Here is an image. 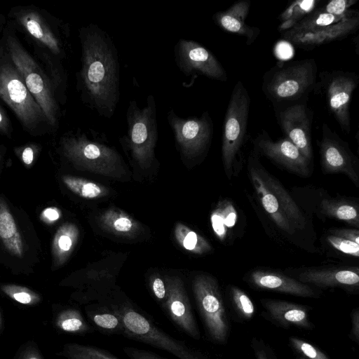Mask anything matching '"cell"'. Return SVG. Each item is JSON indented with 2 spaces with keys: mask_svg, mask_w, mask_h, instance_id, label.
Masks as SVG:
<instances>
[{
  "mask_svg": "<svg viewBox=\"0 0 359 359\" xmlns=\"http://www.w3.org/2000/svg\"><path fill=\"white\" fill-rule=\"evenodd\" d=\"M81 69L77 89L82 102L104 118H111L120 99L118 52L110 36L93 23L79 29Z\"/></svg>",
  "mask_w": 359,
  "mask_h": 359,
  "instance_id": "cell-1",
  "label": "cell"
},
{
  "mask_svg": "<svg viewBox=\"0 0 359 359\" xmlns=\"http://www.w3.org/2000/svg\"><path fill=\"white\" fill-rule=\"evenodd\" d=\"M317 76L313 58L281 61L264 74L262 89L274 105L300 102L314 90Z\"/></svg>",
  "mask_w": 359,
  "mask_h": 359,
  "instance_id": "cell-2",
  "label": "cell"
},
{
  "mask_svg": "<svg viewBox=\"0 0 359 359\" xmlns=\"http://www.w3.org/2000/svg\"><path fill=\"white\" fill-rule=\"evenodd\" d=\"M99 302L107 305L120 316L124 327L123 337L168 351L180 359H208L163 331L132 303L117 298L102 299Z\"/></svg>",
  "mask_w": 359,
  "mask_h": 359,
  "instance_id": "cell-3",
  "label": "cell"
},
{
  "mask_svg": "<svg viewBox=\"0 0 359 359\" xmlns=\"http://www.w3.org/2000/svg\"><path fill=\"white\" fill-rule=\"evenodd\" d=\"M5 41L6 53L43 110L50 127L57 128L60 109L50 79L13 33H8Z\"/></svg>",
  "mask_w": 359,
  "mask_h": 359,
  "instance_id": "cell-4",
  "label": "cell"
},
{
  "mask_svg": "<svg viewBox=\"0 0 359 359\" xmlns=\"http://www.w3.org/2000/svg\"><path fill=\"white\" fill-rule=\"evenodd\" d=\"M0 97L27 132L39 133L45 125L49 126L43 110L6 53V55H0Z\"/></svg>",
  "mask_w": 359,
  "mask_h": 359,
  "instance_id": "cell-5",
  "label": "cell"
},
{
  "mask_svg": "<svg viewBox=\"0 0 359 359\" xmlns=\"http://www.w3.org/2000/svg\"><path fill=\"white\" fill-rule=\"evenodd\" d=\"M251 99L241 80L234 85L224 118L222 131V160L227 177L241 158L246 133Z\"/></svg>",
  "mask_w": 359,
  "mask_h": 359,
  "instance_id": "cell-6",
  "label": "cell"
},
{
  "mask_svg": "<svg viewBox=\"0 0 359 359\" xmlns=\"http://www.w3.org/2000/svg\"><path fill=\"white\" fill-rule=\"evenodd\" d=\"M314 90H322L327 108L345 133L351 132L350 102L353 93L359 84L355 72L332 70L318 74Z\"/></svg>",
  "mask_w": 359,
  "mask_h": 359,
  "instance_id": "cell-7",
  "label": "cell"
},
{
  "mask_svg": "<svg viewBox=\"0 0 359 359\" xmlns=\"http://www.w3.org/2000/svg\"><path fill=\"white\" fill-rule=\"evenodd\" d=\"M196 304L208 337L224 344L229 335L225 306L215 282L208 278L198 280L194 287Z\"/></svg>",
  "mask_w": 359,
  "mask_h": 359,
  "instance_id": "cell-8",
  "label": "cell"
},
{
  "mask_svg": "<svg viewBox=\"0 0 359 359\" xmlns=\"http://www.w3.org/2000/svg\"><path fill=\"white\" fill-rule=\"evenodd\" d=\"M167 120L176 142L187 155H199L210 146L214 130L208 111L200 116L183 118L170 109Z\"/></svg>",
  "mask_w": 359,
  "mask_h": 359,
  "instance_id": "cell-9",
  "label": "cell"
},
{
  "mask_svg": "<svg viewBox=\"0 0 359 359\" xmlns=\"http://www.w3.org/2000/svg\"><path fill=\"white\" fill-rule=\"evenodd\" d=\"M175 61L184 74L202 75L208 79L226 81V72L216 57L201 43L181 39L174 47Z\"/></svg>",
  "mask_w": 359,
  "mask_h": 359,
  "instance_id": "cell-10",
  "label": "cell"
},
{
  "mask_svg": "<svg viewBox=\"0 0 359 359\" xmlns=\"http://www.w3.org/2000/svg\"><path fill=\"white\" fill-rule=\"evenodd\" d=\"M319 148L320 164L324 173L345 174L358 187L356 157L351 151L348 144L325 123L322 125Z\"/></svg>",
  "mask_w": 359,
  "mask_h": 359,
  "instance_id": "cell-11",
  "label": "cell"
},
{
  "mask_svg": "<svg viewBox=\"0 0 359 359\" xmlns=\"http://www.w3.org/2000/svg\"><path fill=\"white\" fill-rule=\"evenodd\" d=\"M313 113L306 101L286 105L277 111V118L286 137L311 162L313 158L311 124Z\"/></svg>",
  "mask_w": 359,
  "mask_h": 359,
  "instance_id": "cell-12",
  "label": "cell"
},
{
  "mask_svg": "<svg viewBox=\"0 0 359 359\" xmlns=\"http://www.w3.org/2000/svg\"><path fill=\"white\" fill-rule=\"evenodd\" d=\"M255 151L302 176L310 174V163L287 137L273 140L265 130L253 140Z\"/></svg>",
  "mask_w": 359,
  "mask_h": 359,
  "instance_id": "cell-13",
  "label": "cell"
},
{
  "mask_svg": "<svg viewBox=\"0 0 359 359\" xmlns=\"http://www.w3.org/2000/svg\"><path fill=\"white\" fill-rule=\"evenodd\" d=\"M358 26L359 13L358 11H353L348 16L331 25L311 32L283 36V38L299 48L309 50L343 39L355 32Z\"/></svg>",
  "mask_w": 359,
  "mask_h": 359,
  "instance_id": "cell-14",
  "label": "cell"
},
{
  "mask_svg": "<svg viewBox=\"0 0 359 359\" xmlns=\"http://www.w3.org/2000/svg\"><path fill=\"white\" fill-rule=\"evenodd\" d=\"M13 16L16 23L37 43L55 56L64 57L62 41L38 11L32 7L18 8L13 11Z\"/></svg>",
  "mask_w": 359,
  "mask_h": 359,
  "instance_id": "cell-15",
  "label": "cell"
},
{
  "mask_svg": "<svg viewBox=\"0 0 359 359\" xmlns=\"http://www.w3.org/2000/svg\"><path fill=\"white\" fill-rule=\"evenodd\" d=\"M250 5V0H240L226 11L214 14L212 20L222 29L245 37L246 44L250 45L255 42L260 34L259 28L250 26L245 22Z\"/></svg>",
  "mask_w": 359,
  "mask_h": 359,
  "instance_id": "cell-16",
  "label": "cell"
},
{
  "mask_svg": "<svg viewBox=\"0 0 359 359\" xmlns=\"http://www.w3.org/2000/svg\"><path fill=\"white\" fill-rule=\"evenodd\" d=\"M248 281L254 286L302 297H315L316 292L307 284L274 271L256 270L250 273Z\"/></svg>",
  "mask_w": 359,
  "mask_h": 359,
  "instance_id": "cell-17",
  "label": "cell"
},
{
  "mask_svg": "<svg viewBox=\"0 0 359 359\" xmlns=\"http://www.w3.org/2000/svg\"><path fill=\"white\" fill-rule=\"evenodd\" d=\"M248 167L250 179L265 211L281 230L290 234L295 233L296 229L288 219L280 203L258 173L252 153L248 158Z\"/></svg>",
  "mask_w": 359,
  "mask_h": 359,
  "instance_id": "cell-18",
  "label": "cell"
},
{
  "mask_svg": "<svg viewBox=\"0 0 359 359\" xmlns=\"http://www.w3.org/2000/svg\"><path fill=\"white\" fill-rule=\"evenodd\" d=\"M261 302L270 319L282 327H312L306 306L276 299H261Z\"/></svg>",
  "mask_w": 359,
  "mask_h": 359,
  "instance_id": "cell-19",
  "label": "cell"
},
{
  "mask_svg": "<svg viewBox=\"0 0 359 359\" xmlns=\"http://www.w3.org/2000/svg\"><path fill=\"white\" fill-rule=\"evenodd\" d=\"M252 154L257 172L264 184L277 198L294 228L302 229L306 225V219L302 212L282 184L263 168L259 161L257 152L254 151Z\"/></svg>",
  "mask_w": 359,
  "mask_h": 359,
  "instance_id": "cell-20",
  "label": "cell"
},
{
  "mask_svg": "<svg viewBox=\"0 0 359 359\" xmlns=\"http://www.w3.org/2000/svg\"><path fill=\"white\" fill-rule=\"evenodd\" d=\"M358 268L311 269L301 273L299 281L319 287H358Z\"/></svg>",
  "mask_w": 359,
  "mask_h": 359,
  "instance_id": "cell-21",
  "label": "cell"
},
{
  "mask_svg": "<svg viewBox=\"0 0 359 359\" xmlns=\"http://www.w3.org/2000/svg\"><path fill=\"white\" fill-rule=\"evenodd\" d=\"M86 316L95 330L107 334H124V327L120 316L107 305L98 303L87 306Z\"/></svg>",
  "mask_w": 359,
  "mask_h": 359,
  "instance_id": "cell-22",
  "label": "cell"
},
{
  "mask_svg": "<svg viewBox=\"0 0 359 359\" xmlns=\"http://www.w3.org/2000/svg\"><path fill=\"white\" fill-rule=\"evenodd\" d=\"M0 239L10 254L21 258L24 255L22 236L6 202L0 196Z\"/></svg>",
  "mask_w": 359,
  "mask_h": 359,
  "instance_id": "cell-23",
  "label": "cell"
},
{
  "mask_svg": "<svg viewBox=\"0 0 359 359\" xmlns=\"http://www.w3.org/2000/svg\"><path fill=\"white\" fill-rule=\"evenodd\" d=\"M348 10L343 15H335L322 11L319 7L299 20L292 29L281 34L283 36L291 35L299 32H311L341 21L351 13Z\"/></svg>",
  "mask_w": 359,
  "mask_h": 359,
  "instance_id": "cell-24",
  "label": "cell"
},
{
  "mask_svg": "<svg viewBox=\"0 0 359 359\" xmlns=\"http://www.w3.org/2000/svg\"><path fill=\"white\" fill-rule=\"evenodd\" d=\"M320 211L325 216L346 222L356 229L359 226L358 207L353 203L325 198L320 204Z\"/></svg>",
  "mask_w": 359,
  "mask_h": 359,
  "instance_id": "cell-25",
  "label": "cell"
},
{
  "mask_svg": "<svg viewBox=\"0 0 359 359\" xmlns=\"http://www.w3.org/2000/svg\"><path fill=\"white\" fill-rule=\"evenodd\" d=\"M319 0H297L279 15L280 23L278 27L282 34L292 29L299 20L318 7Z\"/></svg>",
  "mask_w": 359,
  "mask_h": 359,
  "instance_id": "cell-26",
  "label": "cell"
},
{
  "mask_svg": "<svg viewBox=\"0 0 359 359\" xmlns=\"http://www.w3.org/2000/svg\"><path fill=\"white\" fill-rule=\"evenodd\" d=\"M57 324L62 330L69 333L86 334L93 333L95 330L85 320L82 313L75 309H67L61 313Z\"/></svg>",
  "mask_w": 359,
  "mask_h": 359,
  "instance_id": "cell-27",
  "label": "cell"
},
{
  "mask_svg": "<svg viewBox=\"0 0 359 359\" xmlns=\"http://www.w3.org/2000/svg\"><path fill=\"white\" fill-rule=\"evenodd\" d=\"M219 210L212 215L211 221L214 231L223 239L226 231L235 225L237 214L233 205L228 201Z\"/></svg>",
  "mask_w": 359,
  "mask_h": 359,
  "instance_id": "cell-28",
  "label": "cell"
},
{
  "mask_svg": "<svg viewBox=\"0 0 359 359\" xmlns=\"http://www.w3.org/2000/svg\"><path fill=\"white\" fill-rule=\"evenodd\" d=\"M68 359H118L107 350L90 345L72 344L66 346Z\"/></svg>",
  "mask_w": 359,
  "mask_h": 359,
  "instance_id": "cell-29",
  "label": "cell"
},
{
  "mask_svg": "<svg viewBox=\"0 0 359 359\" xmlns=\"http://www.w3.org/2000/svg\"><path fill=\"white\" fill-rule=\"evenodd\" d=\"M62 180L72 191L83 198H94L101 194L100 187L93 182L72 176H64Z\"/></svg>",
  "mask_w": 359,
  "mask_h": 359,
  "instance_id": "cell-30",
  "label": "cell"
},
{
  "mask_svg": "<svg viewBox=\"0 0 359 359\" xmlns=\"http://www.w3.org/2000/svg\"><path fill=\"white\" fill-rule=\"evenodd\" d=\"M69 226H62L55 234L53 243V254L56 262H61L71 250L73 244Z\"/></svg>",
  "mask_w": 359,
  "mask_h": 359,
  "instance_id": "cell-31",
  "label": "cell"
},
{
  "mask_svg": "<svg viewBox=\"0 0 359 359\" xmlns=\"http://www.w3.org/2000/svg\"><path fill=\"white\" fill-rule=\"evenodd\" d=\"M231 297L233 304L238 313L245 319H250L255 313L253 302L241 289L232 286Z\"/></svg>",
  "mask_w": 359,
  "mask_h": 359,
  "instance_id": "cell-32",
  "label": "cell"
},
{
  "mask_svg": "<svg viewBox=\"0 0 359 359\" xmlns=\"http://www.w3.org/2000/svg\"><path fill=\"white\" fill-rule=\"evenodd\" d=\"M326 240L337 250L348 255L358 257L359 244L329 233Z\"/></svg>",
  "mask_w": 359,
  "mask_h": 359,
  "instance_id": "cell-33",
  "label": "cell"
},
{
  "mask_svg": "<svg viewBox=\"0 0 359 359\" xmlns=\"http://www.w3.org/2000/svg\"><path fill=\"white\" fill-rule=\"evenodd\" d=\"M290 341L295 350L309 359H329L323 352L304 340L290 337Z\"/></svg>",
  "mask_w": 359,
  "mask_h": 359,
  "instance_id": "cell-34",
  "label": "cell"
},
{
  "mask_svg": "<svg viewBox=\"0 0 359 359\" xmlns=\"http://www.w3.org/2000/svg\"><path fill=\"white\" fill-rule=\"evenodd\" d=\"M3 290L15 301L28 304L38 299V296L27 288L16 285H4Z\"/></svg>",
  "mask_w": 359,
  "mask_h": 359,
  "instance_id": "cell-35",
  "label": "cell"
},
{
  "mask_svg": "<svg viewBox=\"0 0 359 359\" xmlns=\"http://www.w3.org/2000/svg\"><path fill=\"white\" fill-rule=\"evenodd\" d=\"M358 0H332L319 8L325 13L343 15L348 12L349 8L354 5Z\"/></svg>",
  "mask_w": 359,
  "mask_h": 359,
  "instance_id": "cell-36",
  "label": "cell"
},
{
  "mask_svg": "<svg viewBox=\"0 0 359 359\" xmlns=\"http://www.w3.org/2000/svg\"><path fill=\"white\" fill-rule=\"evenodd\" d=\"M39 146L34 143H29L26 145L15 148V151L19 155L22 161L26 165H30L34 160L36 153L39 151Z\"/></svg>",
  "mask_w": 359,
  "mask_h": 359,
  "instance_id": "cell-37",
  "label": "cell"
},
{
  "mask_svg": "<svg viewBox=\"0 0 359 359\" xmlns=\"http://www.w3.org/2000/svg\"><path fill=\"white\" fill-rule=\"evenodd\" d=\"M123 351L130 359H166L152 351L135 347L125 346Z\"/></svg>",
  "mask_w": 359,
  "mask_h": 359,
  "instance_id": "cell-38",
  "label": "cell"
},
{
  "mask_svg": "<svg viewBox=\"0 0 359 359\" xmlns=\"http://www.w3.org/2000/svg\"><path fill=\"white\" fill-rule=\"evenodd\" d=\"M328 233L359 244V231L358 229H331Z\"/></svg>",
  "mask_w": 359,
  "mask_h": 359,
  "instance_id": "cell-39",
  "label": "cell"
},
{
  "mask_svg": "<svg viewBox=\"0 0 359 359\" xmlns=\"http://www.w3.org/2000/svg\"><path fill=\"white\" fill-rule=\"evenodd\" d=\"M152 290L155 297L160 302L163 308L166 301L168 293L165 284L161 278H156L154 279L152 283Z\"/></svg>",
  "mask_w": 359,
  "mask_h": 359,
  "instance_id": "cell-40",
  "label": "cell"
},
{
  "mask_svg": "<svg viewBox=\"0 0 359 359\" xmlns=\"http://www.w3.org/2000/svg\"><path fill=\"white\" fill-rule=\"evenodd\" d=\"M11 131L12 128L8 117L0 105V133L10 137Z\"/></svg>",
  "mask_w": 359,
  "mask_h": 359,
  "instance_id": "cell-41",
  "label": "cell"
},
{
  "mask_svg": "<svg viewBox=\"0 0 359 359\" xmlns=\"http://www.w3.org/2000/svg\"><path fill=\"white\" fill-rule=\"evenodd\" d=\"M60 217V212L55 208H47L41 214V219L46 222L50 223L56 221Z\"/></svg>",
  "mask_w": 359,
  "mask_h": 359,
  "instance_id": "cell-42",
  "label": "cell"
},
{
  "mask_svg": "<svg viewBox=\"0 0 359 359\" xmlns=\"http://www.w3.org/2000/svg\"><path fill=\"white\" fill-rule=\"evenodd\" d=\"M198 238L195 232L189 231L183 241V245L187 250H192L198 245Z\"/></svg>",
  "mask_w": 359,
  "mask_h": 359,
  "instance_id": "cell-43",
  "label": "cell"
},
{
  "mask_svg": "<svg viewBox=\"0 0 359 359\" xmlns=\"http://www.w3.org/2000/svg\"><path fill=\"white\" fill-rule=\"evenodd\" d=\"M132 225L131 221L126 217H120L114 223L115 229L121 232L128 231L132 228Z\"/></svg>",
  "mask_w": 359,
  "mask_h": 359,
  "instance_id": "cell-44",
  "label": "cell"
},
{
  "mask_svg": "<svg viewBox=\"0 0 359 359\" xmlns=\"http://www.w3.org/2000/svg\"><path fill=\"white\" fill-rule=\"evenodd\" d=\"M352 320V330L351 334L354 339L358 342L359 339V313L358 310L355 309L351 314Z\"/></svg>",
  "mask_w": 359,
  "mask_h": 359,
  "instance_id": "cell-45",
  "label": "cell"
},
{
  "mask_svg": "<svg viewBox=\"0 0 359 359\" xmlns=\"http://www.w3.org/2000/svg\"><path fill=\"white\" fill-rule=\"evenodd\" d=\"M256 355L257 356V359H266V357L262 355L260 351H257Z\"/></svg>",
  "mask_w": 359,
  "mask_h": 359,
  "instance_id": "cell-46",
  "label": "cell"
},
{
  "mask_svg": "<svg viewBox=\"0 0 359 359\" xmlns=\"http://www.w3.org/2000/svg\"><path fill=\"white\" fill-rule=\"evenodd\" d=\"M1 161H2V156H1V151H0V166H1Z\"/></svg>",
  "mask_w": 359,
  "mask_h": 359,
  "instance_id": "cell-47",
  "label": "cell"
},
{
  "mask_svg": "<svg viewBox=\"0 0 359 359\" xmlns=\"http://www.w3.org/2000/svg\"><path fill=\"white\" fill-rule=\"evenodd\" d=\"M29 359H39L38 358H36V357H31L29 358Z\"/></svg>",
  "mask_w": 359,
  "mask_h": 359,
  "instance_id": "cell-48",
  "label": "cell"
},
{
  "mask_svg": "<svg viewBox=\"0 0 359 359\" xmlns=\"http://www.w3.org/2000/svg\"><path fill=\"white\" fill-rule=\"evenodd\" d=\"M299 359H306V358H299Z\"/></svg>",
  "mask_w": 359,
  "mask_h": 359,
  "instance_id": "cell-49",
  "label": "cell"
}]
</instances>
